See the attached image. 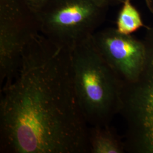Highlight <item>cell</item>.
Returning <instances> with one entry per match:
<instances>
[{"label": "cell", "mask_w": 153, "mask_h": 153, "mask_svg": "<svg viewBox=\"0 0 153 153\" xmlns=\"http://www.w3.org/2000/svg\"><path fill=\"white\" fill-rule=\"evenodd\" d=\"M92 37L99 52L124 85L137 82L146 61L143 41L114 28L94 33Z\"/></svg>", "instance_id": "cell-5"}, {"label": "cell", "mask_w": 153, "mask_h": 153, "mask_svg": "<svg viewBox=\"0 0 153 153\" xmlns=\"http://www.w3.org/2000/svg\"><path fill=\"white\" fill-rule=\"evenodd\" d=\"M122 5L116 21V28L119 33L131 35L145 27L140 13L132 5L131 0H126Z\"/></svg>", "instance_id": "cell-8"}, {"label": "cell", "mask_w": 153, "mask_h": 153, "mask_svg": "<svg viewBox=\"0 0 153 153\" xmlns=\"http://www.w3.org/2000/svg\"><path fill=\"white\" fill-rule=\"evenodd\" d=\"M143 42L146 61L138 81L126 85L123 93V111L131 121L153 117V26L148 27Z\"/></svg>", "instance_id": "cell-6"}, {"label": "cell", "mask_w": 153, "mask_h": 153, "mask_svg": "<svg viewBox=\"0 0 153 153\" xmlns=\"http://www.w3.org/2000/svg\"><path fill=\"white\" fill-rule=\"evenodd\" d=\"M0 83L14 76L22 54L40 32L35 15H25L18 0H1L0 5Z\"/></svg>", "instance_id": "cell-4"}, {"label": "cell", "mask_w": 153, "mask_h": 153, "mask_svg": "<svg viewBox=\"0 0 153 153\" xmlns=\"http://www.w3.org/2000/svg\"><path fill=\"white\" fill-rule=\"evenodd\" d=\"M107 7L109 6L121 4H122L126 0H99Z\"/></svg>", "instance_id": "cell-10"}, {"label": "cell", "mask_w": 153, "mask_h": 153, "mask_svg": "<svg viewBox=\"0 0 153 153\" xmlns=\"http://www.w3.org/2000/svg\"><path fill=\"white\" fill-rule=\"evenodd\" d=\"M24 1L31 11L35 14L40 10L48 0H24Z\"/></svg>", "instance_id": "cell-9"}, {"label": "cell", "mask_w": 153, "mask_h": 153, "mask_svg": "<svg viewBox=\"0 0 153 153\" xmlns=\"http://www.w3.org/2000/svg\"><path fill=\"white\" fill-rule=\"evenodd\" d=\"M145 2L149 10L153 14V0H145Z\"/></svg>", "instance_id": "cell-11"}, {"label": "cell", "mask_w": 153, "mask_h": 153, "mask_svg": "<svg viewBox=\"0 0 153 153\" xmlns=\"http://www.w3.org/2000/svg\"><path fill=\"white\" fill-rule=\"evenodd\" d=\"M92 36L71 50L73 82L88 124L107 126L120 113L124 84L100 54Z\"/></svg>", "instance_id": "cell-2"}, {"label": "cell", "mask_w": 153, "mask_h": 153, "mask_svg": "<svg viewBox=\"0 0 153 153\" xmlns=\"http://www.w3.org/2000/svg\"><path fill=\"white\" fill-rule=\"evenodd\" d=\"M88 140L91 153H123L125 143L109 126H91L88 128Z\"/></svg>", "instance_id": "cell-7"}, {"label": "cell", "mask_w": 153, "mask_h": 153, "mask_svg": "<svg viewBox=\"0 0 153 153\" xmlns=\"http://www.w3.org/2000/svg\"><path fill=\"white\" fill-rule=\"evenodd\" d=\"M88 124L76 98L71 51L38 34L1 88L0 152L90 153Z\"/></svg>", "instance_id": "cell-1"}, {"label": "cell", "mask_w": 153, "mask_h": 153, "mask_svg": "<svg viewBox=\"0 0 153 153\" xmlns=\"http://www.w3.org/2000/svg\"><path fill=\"white\" fill-rule=\"evenodd\" d=\"M106 9L99 0H48L35 15L44 36L71 51L93 35Z\"/></svg>", "instance_id": "cell-3"}]
</instances>
